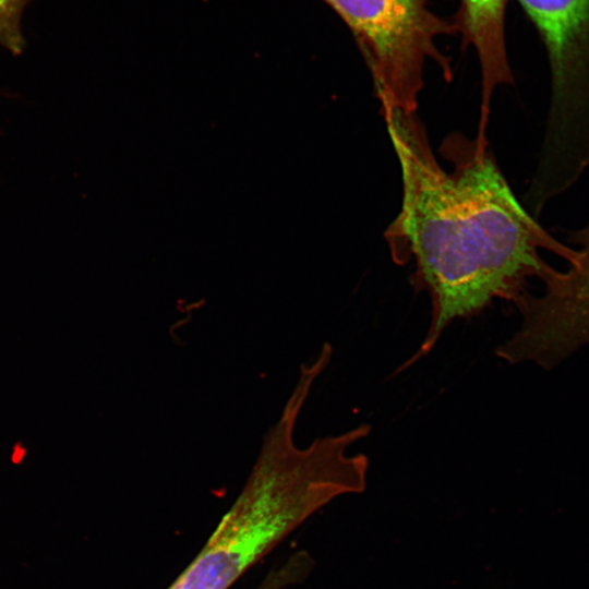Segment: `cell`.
Returning a JSON list of instances; mask_svg holds the SVG:
<instances>
[{
  "instance_id": "7",
  "label": "cell",
  "mask_w": 589,
  "mask_h": 589,
  "mask_svg": "<svg viewBox=\"0 0 589 589\" xmlns=\"http://www.w3.org/2000/svg\"><path fill=\"white\" fill-rule=\"evenodd\" d=\"M28 0H0V46L20 55L25 46L21 16Z\"/></svg>"
},
{
  "instance_id": "4",
  "label": "cell",
  "mask_w": 589,
  "mask_h": 589,
  "mask_svg": "<svg viewBox=\"0 0 589 589\" xmlns=\"http://www.w3.org/2000/svg\"><path fill=\"white\" fill-rule=\"evenodd\" d=\"M351 31L370 70L381 108L416 111L423 68L435 61L452 76L435 39L457 31L429 9L428 0H323Z\"/></svg>"
},
{
  "instance_id": "1",
  "label": "cell",
  "mask_w": 589,
  "mask_h": 589,
  "mask_svg": "<svg viewBox=\"0 0 589 589\" xmlns=\"http://www.w3.org/2000/svg\"><path fill=\"white\" fill-rule=\"evenodd\" d=\"M402 180L401 208L385 232L392 259L413 261L412 283L428 291L431 322L418 351L397 371L426 356L455 320L482 312L495 299L517 304L529 279L553 267L540 250L569 265L574 250L552 237L517 200L485 135L445 137L436 159L416 111L381 108Z\"/></svg>"
},
{
  "instance_id": "5",
  "label": "cell",
  "mask_w": 589,
  "mask_h": 589,
  "mask_svg": "<svg viewBox=\"0 0 589 589\" xmlns=\"http://www.w3.org/2000/svg\"><path fill=\"white\" fill-rule=\"evenodd\" d=\"M570 240L579 247L576 262L566 272L554 268L541 279L540 296L527 292L516 304L521 325L495 349L500 359L551 370L589 344V225Z\"/></svg>"
},
{
  "instance_id": "6",
  "label": "cell",
  "mask_w": 589,
  "mask_h": 589,
  "mask_svg": "<svg viewBox=\"0 0 589 589\" xmlns=\"http://www.w3.org/2000/svg\"><path fill=\"white\" fill-rule=\"evenodd\" d=\"M506 0H460L457 31L471 45L481 69V119L485 131L496 87L514 83L505 40Z\"/></svg>"
},
{
  "instance_id": "3",
  "label": "cell",
  "mask_w": 589,
  "mask_h": 589,
  "mask_svg": "<svg viewBox=\"0 0 589 589\" xmlns=\"http://www.w3.org/2000/svg\"><path fill=\"white\" fill-rule=\"evenodd\" d=\"M546 51L551 98L533 183L560 195L589 167V0H517Z\"/></svg>"
},
{
  "instance_id": "2",
  "label": "cell",
  "mask_w": 589,
  "mask_h": 589,
  "mask_svg": "<svg viewBox=\"0 0 589 589\" xmlns=\"http://www.w3.org/2000/svg\"><path fill=\"white\" fill-rule=\"evenodd\" d=\"M296 420L281 416L264 435L240 494L168 589H229L251 566L333 500L360 494L366 470L349 443L327 435L300 448Z\"/></svg>"
}]
</instances>
